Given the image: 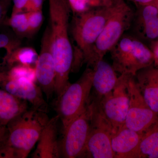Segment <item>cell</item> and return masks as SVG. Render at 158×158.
Segmentation results:
<instances>
[{"label":"cell","mask_w":158,"mask_h":158,"mask_svg":"<svg viewBox=\"0 0 158 158\" xmlns=\"http://www.w3.org/2000/svg\"><path fill=\"white\" fill-rule=\"evenodd\" d=\"M49 28L56 69L55 93L60 96L69 84L74 52L69 36L71 10L68 0H48Z\"/></svg>","instance_id":"6da1fadb"},{"label":"cell","mask_w":158,"mask_h":158,"mask_svg":"<svg viewBox=\"0 0 158 158\" xmlns=\"http://www.w3.org/2000/svg\"><path fill=\"white\" fill-rule=\"evenodd\" d=\"M49 119L46 112L32 108L10 122L0 158H27Z\"/></svg>","instance_id":"7a4b0ae2"},{"label":"cell","mask_w":158,"mask_h":158,"mask_svg":"<svg viewBox=\"0 0 158 158\" xmlns=\"http://www.w3.org/2000/svg\"><path fill=\"white\" fill-rule=\"evenodd\" d=\"M110 2L107 5L73 15L71 32L78 50L74 51L76 66L80 67L82 62L89 64L94 44L110 16Z\"/></svg>","instance_id":"3957f363"},{"label":"cell","mask_w":158,"mask_h":158,"mask_svg":"<svg viewBox=\"0 0 158 158\" xmlns=\"http://www.w3.org/2000/svg\"><path fill=\"white\" fill-rule=\"evenodd\" d=\"M111 11L106 23L94 47L88 67L93 69L127 31L130 30L135 11L125 0H111Z\"/></svg>","instance_id":"277c9868"},{"label":"cell","mask_w":158,"mask_h":158,"mask_svg":"<svg viewBox=\"0 0 158 158\" xmlns=\"http://www.w3.org/2000/svg\"><path fill=\"white\" fill-rule=\"evenodd\" d=\"M113 66L120 75L135 76L152 61L153 56L138 38L125 33L110 51Z\"/></svg>","instance_id":"5b68a950"},{"label":"cell","mask_w":158,"mask_h":158,"mask_svg":"<svg viewBox=\"0 0 158 158\" xmlns=\"http://www.w3.org/2000/svg\"><path fill=\"white\" fill-rule=\"evenodd\" d=\"M93 69L87 67L78 81L69 83L57 98V115L62 121L63 129L87 107L93 88Z\"/></svg>","instance_id":"8992f818"},{"label":"cell","mask_w":158,"mask_h":158,"mask_svg":"<svg viewBox=\"0 0 158 158\" xmlns=\"http://www.w3.org/2000/svg\"><path fill=\"white\" fill-rule=\"evenodd\" d=\"M89 105L90 126L85 154L94 158H115L111 145L113 127L103 113L98 99L89 102Z\"/></svg>","instance_id":"52a82bcc"},{"label":"cell","mask_w":158,"mask_h":158,"mask_svg":"<svg viewBox=\"0 0 158 158\" xmlns=\"http://www.w3.org/2000/svg\"><path fill=\"white\" fill-rule=\"evenodd\" d=\"M90 120L89 102L84 112L63 129V138L59 142L60 157L76 158L85 154Z\"/></svg>","instance_id":"ba28073f"},{"label":"cell","mask_w":158,"mask_h":158,"mask_svg":"<svg viewBox=\"0 0 158 158\" xmlns=\"http://www.w3.org/2000/svg\"><path fill=\"white\" fill-rule=\"evenodd\" d=\"M129 97L128 109L125 126L130 129L144 134L158 120V114L147 104L136 84L135 76H131L127 83Z\"/></svg>","instance_id":"9c48e42d"},{"label":"cell","mask_w":158,"mask_h":158,"mask_svg":"<svg viewBox=\"0 0 158 158\" xmlns=\"http://www.w3.org/2000/svg\"><path fill=\"white\" fill-rule=\"evenodd\" d=\"M131 76L120 75L113 90L99 100L101 109L112 125L113 132L125 123L129 103L127 83Z\"/></svg>","instance_id":"30bf717a"},{"label":"cell","mask_w":158,"mask_h":158,"mask_svg":"<svg viewBox=\"0 0 158 158\" xmlns=\"http://www.w3.org/2000/svg\"><path fill=\"white\" fill-rule=\"evenodd\" d=\"M0 88L18 98L28 102L33 108L46 112L47 104L43 91L35 82L12 76L8 69L0 70Z\"/></svg>","instance_id":"8fae6325"},{"label":"cell","mask_w":158,"mask_h":158,"mask_svg":"<svg viewBox=\"0 0 158 158\" xmlns=\"http://www.w3.org/2000/svg\"><path fill=\"white\" fill-rule=\"evenodd\" d=\"M36 80L48 100L55 93L56 69L52 46L50 32L47 26L42 39L39 55L35 66Z\"/></svg>","instance_id":"7c38bea8"},{"label":"cell","mask_w":158,"mask_h":158,"mask_svg":"<svg viewBox=\"0 0 158 158\" xmlns=\"http://www.w3.org/2000/svg\"><path fill=\"white\" fill-rule=\"evenodd\" d=\"M143 133L125 126L113 132L111 145L116 158H140V144Z\"/></svg>","instance_id":"4fadbf2b"},{"label":"cell","mask_w":158,"mask_h":158,"mask_svg":"<svg viewBox=\"0 0 158 158\" xmlns=\"http://www.w3.org/2000/svg\"><path fill=\"white\" fill-rule=\"evenodd\" d=\"M58 115L50 118L41 133L33 153L34 158L60 157L59 142L58 139Z\"/></svg>","instance_id":"5bb4252c"},{"label":"cell","mask_w":158,"mask_h":158,"mask_svg":"<svg viewBox=\"0 0 158 158\" xmlns=\"http://www.w3.org/2000/svg\"><path fill=\"white\" fill-rule=\"evenodd\" d=\"M137 6L130 30L143 26L144 37L149 39L158 37V8L153 4Z\"/></svg>","instance_id":"9a60e30c"},{"label":"cell","mask_w":158,"mask_h":158,"mask_svg":"<svg viewBox=\"0 0 158 158\" xmlns=\"http://www.w3.org/2000/svg\"><path fill=\"white\" fill-rule=\"evenodd\" d=\"M93 69V88L96 93V98L100 100L114 89L118 77L112 65L103 59L99 61Z\"/></svg>","instance_id":"2e32d148"},{"label":"cell","mask_w":158,"mask_h":158,"mask_svg":"<svg viewBox=\"0 0 158 158\" xmlns=\"http://www.w3.org/2000/svg\"><path fill=\"white\" fill-rule=\"evenodd\" d=\"M135 77L145 102L158 114V69H141Z\"/></svg>","instance_id":"e0dca14e"},{"label":"cell","mask_w":158,"mask_h":158,"mask_svg":"<svg viewBox=\"0 0 158 158\" xmlns=\"http://www.w3.org/2000/svg\"><path fill=\"white\" fill-rule=\"evenodd\" d=\"M28 109L27 102L0 88V123L7 126L9 123Z\"/></svg>","instance_id":"ac0fdd59"},{"label":"cell","mask_w":158,"mask_h":158,"mask_svg":"<svg viewBox=\"0 0 158 158\" xmlns=\"http://www.w3.org/2000/svg\"><path fill=\"white\" fill-rule=\"evenodd\" d=\"M21 39L13 32L0 33V70L7 68L11 55L21 46Z\"/></svg>","instance_id":"d6986e66"},{"label":"cell","mask_w":158,"mask_h":158,"mask_svg":"<svg viewBox=\"0 0 158 158\" xmlns=\"http://www.w3.org/2000/svg\"><path fill=\"white\" fill-rule=\"evenodd\" d=\"M140 154L141 158H158V120L143 134Z\"/></svg>","instance_id":"ffe728a7"},{"label":"cell","mask_w":158,"mask_h":158,"mask_svg":"<svg viewBox=\"0 0 158 158\" xmlns=\"http://www.w3.org/2000/svg\"><path fill=\"white\" fill-rule=\"evenodd\" d=\"M38 58V54L34 48L29 47L20 46L11 55L8 61L7 68L16 65L34 67L33 65H36Z\"/></svg>","instance_id":"44dd1931"},{"label":"cell","mask_w":158,"mask_h":158,"mask_svg":"<svg viewBox=\"0 0 158 158\" xmlns=\"http://www.w3.org/2000/svg\"><path fill=\"white\" fill-rule=\"evenodd\" d=\"M4 26L11 28L12 32L20 39L29 37L28 12L18 13L7 18Z\"/></svg>","instance_id":"7402d4cb"},{"label":"cell","mask_w":158,"mask_h":158,"mask_svg":"<svg viewBox=\"0 0 158 158\" xmlns=\"http://www.w3.org/2000/svg\"><path fill=\"white\" fill-rule=\"evenodd\" d=\"M11 15L42 10L43 0H12Z\"/></svg>","instance_id":"603a6c76"},{"label":"cell","mask_w":158,"mask_h":158,"mask_svg":"<svg viewBox=\"0 0 158 158\" xmlns=\"http://www.w3.org/2000/svg\"><path fill=\"white\" fill-rule=\"evenodd\" d=\"M42 10L28 12L29 37L30 38L38 32L43 22Z\"/></svg>","instance_id":"cb8c5ba5"},{"label":"cell","mask_w":158,"mask_h":158,"mask_svg":"<svg viewBox=\"0 0 158 158\" xmlns=\"http://www.w3.org/2000/svg\"><path fill=\"white\" fill-rule=\"evenodd\" d=\"M73 15L80 14L92 8L90 0H68Z\"/></svg>","instance_id":"d4e9b609"},{"label":"cell","mask_w":158,"mask_h":158,"mask_svg":"<svg viewBox=\"0 0 158 158\" xmlns=\"http://www.w3.org/2000/svg\"><path fill=\"white\" fill-rule=\"evenodd\" d=\"M11 3L0 0V27L4 26L7 19V13Z\"/></svg>","instance_id":"484cf974"},{"label":"cell","mask_w":158,"mask_h":158,"mask_svg":"<svg viewBox=\"0 0 158 158\" xmlns=\"http://www.w3.org/2000/svg\"><path fill=\"white\" fill-rule=\"evenodd\" d=\"M7 127L0 123V151L6 141L7 137Z\"/></svg>","instance_id":"4316f807"},{"label":"cell","mask_w":158,"mask_h":158,"mask_svg":"<svg viewBox=\"0 0 158 158\" xmlns=\"http://www.w3.org/2000/svg\"><path fill=\"white\" fill-rule=\"evenodd\" d=\"M91 7H98V6H106L110 3L111 0H90Z\"/></svg>","instance_id":"83f0119b"},{"label":"cell","mask_w":158,"mask_h":158,"mask_svg":"<svg viewBox=\"0 0 158 158\" xmlns=\"http://www.w3.org/2000/svg\"><path fill=\"white\" fill-rule=\"evenodd\" d=\"M125 1L132 2L135 4L136 6H138L153 4L155 0H125Z\"/></svg>","instance_id":"f1b7e54d"},{"label":"cell","mask_w":158,"mask_h":158,"mask_svg":"<svg viewBox=\"0 0 158 158\" xmlns=\"http://www.w3.org/2000/svg\"><path fill=\"white\" fill-rule=\"evenodd\" d=\"M154 56L158 61V44L155 50L154 51Z\"/></svg>","instance_id":"f546056e"},{"label":"cell","mask_w":158,"mask_h":158,"mask_svg":"<svg viewBox=\"0 0 158 158\" xmlns=\"http://www.w3.org/2000/svg\"><path fill=\"white\" fill-rule=\"evenodd\" d=\"M154 2H155V4H153V5H155V6L158 8V0H155Z\"/></svg>","instance_id":"4dcf8cb0"},{"label":"cell","mask_w":158,"mask_h":158,"mask_svg":"<svg viewBox=\"0 0 158 158\" xmlns=\"http://www.w3.org/2000/svg\"><path fill=\"white\" fill-rule=\"evenodd\" d=\"M2 1H5V2H7L11 3V1L12 0H2Z\"/></svg>","instance_id":"1f68e13d"}]
</instances>
